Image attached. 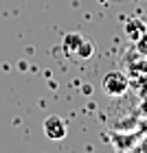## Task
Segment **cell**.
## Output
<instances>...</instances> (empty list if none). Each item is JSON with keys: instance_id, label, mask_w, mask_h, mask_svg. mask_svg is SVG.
I'll return each mask as SVG.
<instances>
[{"instance_id": "cell-5", "label": "cell", "mask_w": 147, "mask_h": 153, "mask_svg": "<svg viewBox=\"0 0 147 153\" xmlns=\"http://www.w3.org/2000/svg\"><path fill=\"white\" fill-rule=\"evenodd\" d=\"M134 44H136V51H138V55L147 57V31H145L143 35H141V37H138V39L134 42Z\"/></svg>"}, {"instance_id": "cell-2", "label": "cell", "mask_w": 147, "mask_h": 153, "mask_svg": "<svg viewBox=\"0 0 147 153\" xmlns=\"http://www.w3.org/2000/svg\"><path fill=\"white\" fill-rule=\"evenodd\" d=\"M101 85H103V92L108 96H123L128 92V88H130V81H128V74L125 72L110 70V72H106V76H103Z\"/></svg>"}, {"instance_id": "cell-4", "label": "cell", "mask_w": 147, "mask_h": 153, "mask_svg": "<svg viewBox=\"0 0 147 153\" xmlns=\"http://www.w3.org/2000/svg\"><path fill=\"white\" fill-rule=\"evenodd\" d=\"M145 31H147V29H145L143 20H138V18H130V20H125V35H128L132 42H136Z\"/></svg>"}, {"instance_id": "cell-1", "label": "cell", "mask_w": 147, "mask_h": 153, "mask_svg": "<svg viewBox=\"0 0 147 153\" xmlns=\"http://www.w3.org/2000/svg\"><path fill=\"white\" fill-rule=\"evenodd\" d=\"M62 51L68 59H88L94 53V42L81 33H66L62 39Z\"/></svg>"}, {"instance_id": "cell-3", "label": "cell", "mask_w": 147, "mask_h": 153, "mask_svg": "<svg viewBox=\"0 0 147 153\" xmlns=\"http://www.w3.org/2000/svg\"><path fill=\"white\" fill-rule=\"evenodd\" d=\"M66 134H68V125L62 116L53 114L44 120V136L48 140H64Z\"/></svg>"}]
</instances>
